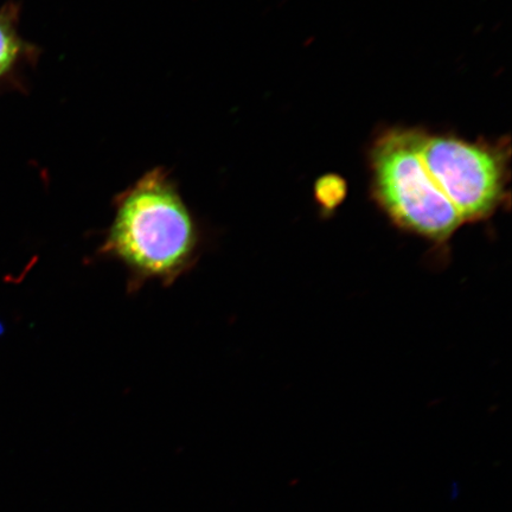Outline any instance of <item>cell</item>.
Wrapping results in <instances>:
<instances>
[{
	"mask_svg": "<svg viewBox=\"0 0 512 512\" xmlns=\"http://www.w3.org/2000/svg\"><path fill=\"white\" fill-rule=\"evenodd\" d=\"M203 240L177 185L159 168L115 198L113 221L99 255L120 262L130 292H137L149 281L174 285L200 260Z\"/></svg>",
	"mask_w": 512,
	"mask_h": 512,
	"instance_id": "cell-1",
	"label": "cell"
},
{
	"mask_svg": "<svg viewBox=\"0 0 512 512\" xmlns=\"http://www.w3.org/2000/svg\"><path fill=\"white\" fill-rule=\"evenodd\" d=\"M420 134L395 130L377 140L370 153L374 195L400 228L435 242L446 241L464 221L427 171Z\"/></svg>",
	"mask_w": 512,
	"mask_h": 512,
	"instance_id": "cell-2",
	"label": "cell"
},
{
	"mask_svg": "<svg viewBox=\"0 0 512 512\" xmlns=\"http://www.w3.org/2000/svg\"><path fill=\"white\" fill-rule=\"evenodd\" d=\"M420 152L427 171L464 222L488 219L501 206L508 174L501 146L421 133Z\"/></svg>",
	"mask_w": 512,
	"mask_h": 512,
	"instance_id": "cell-3",
	"label": "cell"
},
{
	"mask_svg": "<svg viewBox=\"0 0 512 512\" xmlns=\"http://www.w3.org/2000/svg\"><path fill=\"white\" fill-rule=\"evenodd\" d=\"M24 50L12 18V10L0 14V76L9 73Z\"/></svg>",
	"mask_w": 512,
	"mask_h": 512,
	"instance_id": "cell-4",
	"label": "cell"
},
{
	"mask_svg": "<svg viewBox=\"0 0 512 512\" xmlns=\"http://www.w3.org/2000/svg\"><path fill=\"white\" fill-rule=\"evenodd\" d=\"M3 330H2V325H0V334H2Z\"/></svg>",
	"mask_w": 512,
	"mask_h": 512,
	"instance_id": "cell-5",
	"label": "cell"
}]
</instances>
